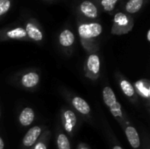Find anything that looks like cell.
Instances as JSON below:
<instances>
[{
	"mask_svg": "<svg viewBox=\"0 0 150 149\" xmlns=\"http://www.w3.org/2000/svg\"><path fill=\"white\" fill-rule=\"evenodd\" d=\"M103 32V27L98 23H83L78 26V34L84 49L90 53H95L98 47L94 43V39L98 38Z\"/></svg>",
	"mask_w": 150,
	"mask_h": 149,
	"instance_id": "1",
	"label": "cell"
},
{
	"mask_svg": "<svg viewBox=\"0 0 150 149\" xmlns=\"http://www.w3.org/2000/svg\"><path fill=\"white\" fill-rule=\"evenodd\" d=\"M103 100L105 105L109 108L110 112L113 116L114 119H117V121L120 123V125L123 127L126 126V125L128 122L127 119V116L124 114L122 107L119 101L117 100V97L115 96L114 91L109 86H105L103 90Z\"/></svg>",
	"mask_w": 150,
	"mask_h": 149,
	"instance_id": "2",
	"label": "cell"
},
{
	"mask_svg": "<svg viewBox=\"0 0 150 149\" xmlns=\"http://www.w3.org/2000/svg\"><path fill=\"white\" fill-rule=\"evenodd\" d=\"M83 71L85 77L91 81H97L100 76V58L96 53L90 54L85 60Z\"/></svg>",
	"mask_w": 150,
	"mask_h": 149,
	"instance_id": "3",
	"label": "cell"
},
{
	"mask_svg": "<svg viewBox=\"0 0 150 149\" xmlns=\"http://www.w3.org/2000/svg\"><path fill=\"white\" fill-rule=\"evenodd\" d=\"M133 27V21L130 17L123 12H118L113 18V26L112 32L113 34H125L131 31Z\"/></svg>",
	"mask_w": 150,
	"mask_h": 149,
	"instance_id": "4",
	"label": "cell"
},
{
	"mask_svg": "<svg viewBox=\"0 0 150 149\" xmlns=\"http://www.w3.org/2000/svg\"><path fill=\"white\" fill-rule=\"evenodd\" d=\"M62 123L65 132L69 136H73L75 128L77 124V118L76 113L69 109L63 110L62 112Z\"/></svg>",
	"mask_w": 150,
	"mask_h": 149,
	"instance_id": "5",
	"label": "cell"
},
{
	"mask_svg": "<svg viewBox=\"0 0 150 149\" xmlns=\"http://www.w3.org/2000/svg\"><path fill=\"white\" fill-rule=\"evenodd\" d=\"M119 84L120 87V90L124 93V95L133 103V104H137L138 103V98L139 97L137 96L135 90L134 88V85L123 76H120L118 78Z\"/></svg>",
	"mask_w": 150,
	"mask_h": 149,
	"instance_id": "6",
	"label": "cell"
},
{
	"mask_svg": "<svg viewBox=\"0 0 150 149\" xmlns=\"http://www.w3.org/2000/svg\"><path fill=\"white\" fill-rule=\"evenodd\" d=\"M40 75L34 70H30L22 75L20 77V84L23 88L33 90L40 83Z\"/></svg>",
	"mask_w": 150,
	"mask_h": 149,
	"instance_id": "7",
	"label": "cell"
},
{
	"mask_svg": "<svg viewBox=\"0 0 150 149\" xmlns=\"http://www.w3.org/2000/svg\"><path fill=\"white\" fill-rule=\"evenodd\" d=\"M134 88L135 90V92L138 97H141L144 98L148 105H149L150 100V82L149 79L146 78H141L138 81H136L134 84Z\"/></svg>",
	"mask_w": 150,
	"mask_h": 149,
	"instance_id": "8",
	"label": "cell"
},
{
	"mask_svg": "<svg viewBox=\"0 0 150 149\" xmlns=\"http://www.w3.org/2000/svg\"><path fill=\"white\" fill-rule=\"evenodd\" d=\"M42 133V127L36 126L28 130L22 140V145L24 148H31L40 138Z\"/></svg>",
	"mask_w": 150,
	"mask_h": 149,
	"instance_id": "9",
	"label": "cell"
},
{
	"mask_svg": "<svg viewBox=\"0 0 150 149\" xmlns=\"http://www.w3.org/2000/svg\"><path fill=\"white\" fill-rule=\"evenodd\" d=\"M124 131L127 136V139L131 145V147L134 149H139L141 147V140L139 133L135 127H134L130 123H127L126 126L124 127Z\"/></svg>",
	"mask_w": 150,
	"mask_h": 149,
	"instance_id": "10",
	"label": "cell"
},
{
	"mask_svg": "<svg viewBox=\"0 0 150 149\" xmlns=\"http://www.w3.org/2000/svg\"><path fill=\"white\" fill-rule=\"evenodd\" d=\"M71 105L75 108L76 112L83 116H89L91 114V107L89 104L82 97L74 96L70 99Z\"/></svg>",
	"mask_w": 150,
	"mask_h": 149,
	"instance_id": "11",
	"label": "cell"
},
{
	"mask_svg": "<svg viewBox=\"0 0 150 149\" xmlns=\"http://www.w3.org/2000/svg\"><path fill=\"white\" fill-rule=\"evenodd\" d=\"M80 11L89 18H96L98 15V11L97 6L91 1L85 0L80 4Z\"/></svg>",
	"mask_w": 150,
	"mask_h": 149,
	"instance_id": "12",
	"label": "cell"
},
{
	"mask_svg": "<svg viewBox=\"0 0 150 149\" xmlns=\"http://www.w3.org/2000/svg\"><path fill=\"white\" fill-rule=\"evenodd\" d=\"M75 42V35L69 29L63 30L59 35V44L60 46L64 48L68 49L70 48Z\"/></svg>",
	"mask_w": 150,
	"mask_h": 149,
	"instance_id": "13",
	"label": "cell"
},
{
	"mask_svg": "<svg viewBox=\"0 0 150 149\" xmlns=\"http://www.w3.org/2000/svg\"><path fill=\"white\" fill-rule=\"evenodd\" d=\"M35 118L34 111L31 107H25L24 108L18 117V121L22 126H29L33 122Z\"/></svg>",
	"mask_w": 150,
	"mask_h": 149,
	"instance_id": "14",
	"label": "cell"
},
{
	"mask_svg": "<svg viewBox=\"0 0 150 149\" xmlns=\"http://www.w3.org/2000/svg\"><path fill=\"white\" fill-rule=\"evenodd\" d=\"M25 30L26 32L27 37L30 38L31 40L34 41H41L43 40V33L35 24L32 22H28L25 25Z\"/></svg>",
	"mask_w": 150,
	"mask_h": 149,
	"instance_id": "15",
	"label": "cell"
},
{
	"mask_svg": "<svg viewBox=\"0 0 150 149\" xmlns=\"http://www.w3.org/2000/svg\"><path fill=\"white\" fill-rule=\"evenodd\" d=\"M5 37L10 40H26L27 35L25 28L15 27L5 32Z\"/></svg>",
	"mask_w": 150,
	"mask_h": 149,
	"instance_id": "16",
	"label": "cell"
},
{
	"mask_svg": "<svg viewBox=\"0 0 150 149\" xmlns=\"http://www.w3.org/2000/svg\"><path fill=\"white\" fill-rule=\"evenodd\" d=\"M49 139H50V132L49 130H46L44 131L43 133H41L39 140L29 149H47Z\"/></svg>",
	"mask_w": 150,
	"mask_h": 149,
	"instance_id": "17",
	"label": "cell"
},
{
	"mask_svg": "<svg viewBox=\"0 0 150 149\" xmlns=\"http://www.w3.org/2000/svg\"><path fill=\"white\" fill-rule=\"evenodd\" d=\"M56 144L58 149H71L68 136L62 131H59V133H57Z\"/></svg>",
	"mask_w": 150,
	"mask_h": 149,
	"instance_id": "18",
	"label": "cell"
},
{
	"mask_svg": "<svg viewBox=\"0 0 150 149\" xmlns=\"http://www.w3.org/2000/svg\"><path fill=\"white\" fill-rule=\"evenodd\" d=\"M143 2L144 0H129L126 4V11L128 13H136L142 9Z\"/></svg>",
	"mask_w": 150,
	"mask_h": 149,
	"instance_id": "19",
	"label": "cell"
},
{
	"mask_svg": "<svg viewBox=\"0 0 150 149\" xmlns=\"http://www.w3.org/2000/svg\"><path fill=\"white\" fill-rule=\"evenodd\" d=\"M117 2L118 0H101V5L105 11H112L114 9Z\"/></svg>",
	"mask_w": 150,
	"mask_h": 149,
	"instance_id": "20",
	"label": "cell"
},
{
	"mask_svg": "<svg viewBox=\"0 0 150 149\" xmlns=\"http://www.w3.org/2000/svg\"><path fill=\"white\" fill-rule=\"evenodd\" d=\"M11 8V0H0V17L4 15Z\"/></svg>",
	"mask_w": 150,
	"mask_h": 149,
	"instance_id": "21",
	"label": "cell"
},
{
	"mask_svg": "<svg viewBox=\"0 0 150 149\" xmlns=\"http://www.w3.org/2000/svg\"><path fill=\"white\" fill-rule=\"evenodd\" d=\"M77 149H91V148H90L86 144H84V143H81V144H79V145H78Z\"/></svg>",
	"mask_w": 150,
	"mask_h": 149,
	"instance_id": "22",
	"label": "cell"
},
{
	"mask_svg": "<svg viewBox=\"0 0 150 149\" xmlns=\"http://www.w3.org/2000/svg\"><path fill=\"white\" fill-rule=\"evenodd\" d=\"M4 148V140L0 137V149Z\"/></svg>",
	"mask_w": 150,
	"mask_h": 149,
	"instance_id": "23",
	"label": "cell"
},
{
	"mask_svg": "<svg viewBox=\"0 0 150 149\" xmlns=\"http://www.w3.org/2000/svg\"><path fill=\"white\" fill-rule=\"evenodd\" d=\"M112 149H123L121 147H120V146H118V145H114L113 147H112Z\"/></svg>",
	"mask_w": 150,
	"mask_h": 149,
	"instance_id": "24",
	"label": "cell"
},
{
	"mask_svg": "<svg viewBox=\"0 0 150 149\" xmlns=\"http://www.w3.org/2000/svg\"><path fill=\"white\" fill-rule=\"evenodd\" d=\"M147 38H148V41H150V31L149 30L148 31V36H147Z\"/></svg>",
	"mask_w": 150,
	"mask_h": 149,
	"instance_id": "25",
	"label": "cell"
},
{
	"mask_svg": "<svg viewBox=\"0 0 150 149\" xmlns=\"http://www.w3.org/2000/svg\"><path fill=\"white\" fill-rule=\"evenodd\" d=\"M0 116H1V112H0Z\"/></svg>",
	"mask_w": 150,
	"mask_h": 149,
	"instance_id": "26",
	"label": "cell"
},
{
	"mask_svg": "<svg viewBox=\"0 0 150 149\" xmlns=\"http://www.w3.org/2000/svg\"><path fill=\"white\" fill-rule=\"evenodd\" d=\"M146 149H150V148H146Z\"/></svg>",
	"mask_w": 150,
	"mask_h": 149,
	"instance_id": "27",
	"label": "cell"
}]
</instances>
